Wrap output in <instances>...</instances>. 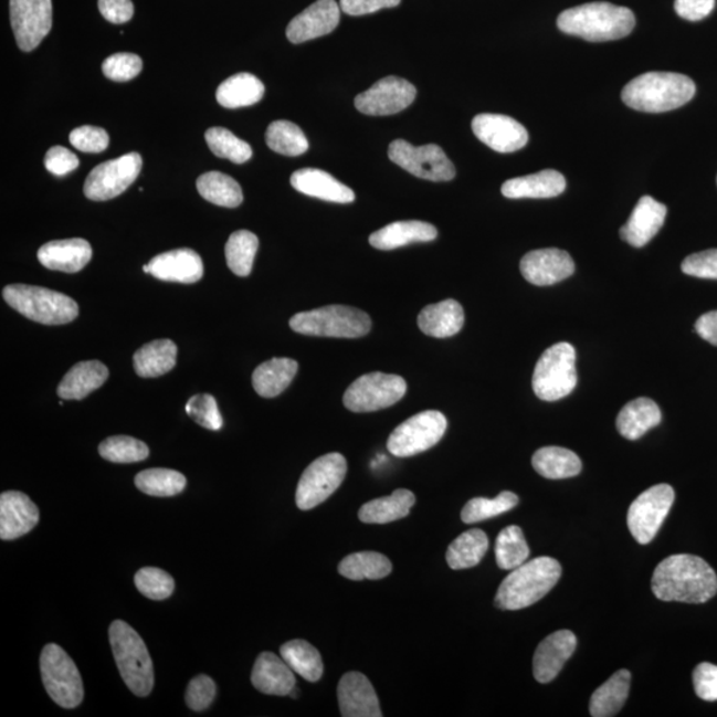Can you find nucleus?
Listing matches in <instances>:
<instances>
[{
	"mask_svg": "<svg viewBox=\"0 0 717 717\" xmlns=\"http://www.w3.org/2000/svg\"><path fill=\"white\" fill-rule=\"evenodd\" d=\"M42 679L57 706L72 709L81 706L84 687L74 661L57 644H48L41 655Z\"/></svg>",
	"mask_w": 717,
	"mask_h": 717,
	"instance_id": "1a4fd4ad",
	"label": "nucleus"
},
{
	"mask_svg": "<svg viewBox=\"0 0 717 717\" xmlns=\"http://www.w3.org/2000/svg\"><path fill=\"white\" fill-rule=\"evenodd\" d=\"M405 392V380L398 375L371 372L347 388L344 404L351 412H375L397 404Z\"/></svg>",
	"mask_w": 717,
	"mask_h": 717,
	"instance_id": "f8f14e48",
	"label": "nucleus"
},
{
	"mask_svg": "<svg viewBox=\"0 0 717 717\" xmlns=\"http://www.w3.org/2000/svg\"><path fill=\"white\" fill-rule=\"evenodd\" d=\"M12 31L19 49L34 51L52 28V0H10Z\"/></svg>",
	"mask_w": 717,
	"mask_h": 717,
	"instance_id": "dca6fc26",
	"label": "nucleus"
},
{
	"mask_svg": "<svg viewBox=\"0 0 717 717\" xmlns=\"http://www.w3.org/2000/svg\"><path fill=\"white\" fill-rule=\"evenodd\" d=\"M566 189L563 175L557 170L546 169L542 172L517 177L506 181L502 193L506 199H552L562 194Z\"/></svg>",
	"mask_w": 717,
	"mask_h": 717,
	"instance_id": "c85d7f7f",
	"label": "nucleus"
},
{
	"mask_svg": "<svg viewBox=\"0 0 717 717\" xmlns=\"http://www.w3.org/2000/svg\"><path fill=\"white\" fill-rule=\"evenodd\" d=\"M186 411L197 424L207 428V430L220 431L223 425L219 405L212 394L201 393L190 398Z\"/></svg>",
	"mask_w": 717,
	"mask_h": 717,
	"instance_id": "864d4df0",
	"label": "nucleus"
},
{
	"mask_svg": "<svg viewBox=\"0 0 717 717\" xmlns=\"http://www.w3.org/2000/svg\"><path fill=\"white\" fill-rule=\"evenodd\" d=\"M340 576L351 581L381 580L391 574L392 563L377 551H360L347 556L339 563Z\"/></svg>",
	"mask_w": 717,
	"mask_h": 717,
	"instance_id": "a19ab883",
	"label": "nucleus"
},
{
	"mask_svg": "<svg viewBox=\"0 0 717 717\" xmlns=\"http://www.w3.org/2000/svg\"><path fill=\"white\" fill-rule=\"evenodd\" d=\"M98 453L105 460L116 464H130L148 458L146 443L130 436H112L98 445Z\"/></svg>",
	"mask_w": 717,
	"mask_h": 717,
	"instance_id": "3c124183",
	"label": "nucleus"
},
{
	"mask_svg": "<svg viewBox=\"0 0 717 717\" xmlns=\"http://www.w3.org/2000/svg\"><path fill=\"white\" fill-rule=\"evenodd\" d=\"M558 29L588 42H611L626 38L635 28L634 12L621 6L594 2L577 6L558 17Z\"/></svg>",
	"mask_w": 717,
	"mask_h": 717,
	"instance_id": "f03ea898",
	"label": "nucleus"
},
{
	"mask_svg": "<svg viewBox=\"0 0 717 717\" xmlns=\"http://www.w3.org/2000/svg\"><path fill=\"white\" fill-rule=\"evenodd\" d=\"M630 684V671H618L607 683L594 690L590 700V715L593 717H611L618 715L628 700Z\"/></svg>",
	"mask_w": 717,
	"mask_h": 717,
	"instance_id": "58836bf2",
	"label": "nucleus"
},
{
	"mask_svg": "<svg viewBox=\"0 0 717 717\" xmlns=\"http://www.w3.org/2000/svg\"><path fill=\"white\" fill-rule=\"evenodd\" d=\"M143 270L157 280L190 285L202 278L203 263L194 250L177 249L155 256Z\"/></svg>",
	"mask_w": 717,
	"mask_h": 717,
	"instance_id": "4be33fe9",
	"label": "nucleus"
},
{
	"mask_svg": "<svg viewBox=\"0 0 717 717\" xmlns=\"http://www.w3.org/2000/svg\"><path fill=\"white\" fill-rule=\"evenodd\" d=\"M78 164L77 156L64 147H52L44 159L45 169L59 177L74 172Z\"/></svg>",
	"mask_w": 717,
	"mask_h": 717,
	"instance_id": "052dcab7",
	"label": "nucleus"
},
{
	"mask_svg": "<svg viewBox=\"0 0 717 717\" xmlns=\"http://www.w3.org/2000/svg\"><path fill=\"white\" fill-rule=\"evenodd\" d=\"M340 21V6L335 0H317L287 25L286 35L294 44L331 34Z\"/></svg>",
	"mask_w": 717,
	"mask_h": 717,
	"instance_id": "aec40b11",
	"label": "nucleus"
},
{
	"mask_svg": "<svg viewBox=\"0 0 717 717\" xmlns=\"http://www.w3.org/2000/svg\"><path fill=\"white\" fill-rule=\"evenodd\" d=\"M291 181L295 190L306 196L315 197V199L337 203H351L355 201L352 190L346 187L345 183L334 179L325 170L314 168L300 169L293 173Z\"/></svg>",
	"mask_w": 717,
	"mask_h": 717,
	"instance_id": "cd10ccee",
	"label": "nucleus"
},
{
	"mask_svg": "<svg viewBox=\"0 0 717 717\" xmlns=\"http://www.w3.org/2000/svg\"><path fill=\"white\" fill-rule=\"evenodd\" d=\"M518 503V496L512 492L499 493L496 498H472L471 502L464 506L462 519L465 524L482 523L485 521V519L497 517L503 515V513L516 508Z\"/></svg>",
	"mask_w": 717,
	"mask_h": 717,
	"instance_id": "8fccbe9b",
	"label": "nucleus"
},
{
	"mask_svg": "<svg viewBox=\"0 0 717 717\" xmlns=\"http://www.w3.org/2000/svg\"><path fill=\"white\" fill-rule=\"evenodd\" d=\"M531 464L538 475L550 479L576 477L582 471L581 458L561 446H545L538 450L531 458Z\"/></svg>",
	"mask_w": 717,
	"mask_h": 717,
	"instance_id": "4c0bfd02",
	"label": "nucleus"
},
{
	"mask_svg": "<svg viewBox=\"0 0 717 717\" xmlns=\"http://www.w3.org/2000/svg\"><path fill=\"white\" fill-rule=\"evenodd\" d=\"M695 330L708 344L717 346V310L702 315L696 320Z\"/></svg>",
	"mask_w": 717,
	"mask_h": 717,
	"instance_id": "69168bd1",
	"label": "nucleus"
},
{
	"mask_svg": "<svg viewBox=\"0 0 717 717\" xmlns=\"http://www.w3.org/2000/svg\"><path fill=\"white\" fill-rule=\"evenodd\" d=\"M141 156L131 152L101 164L92 170L84 183V194L92 201H108L127 190L140 175Z\"/></svg>",
	"mask_w": 717,
	"mask_h": 717,
	"instance_id": "2eb2a0df",
	"label": "nucleus"
},
{
	"mask_svg": "<svg viewBox=\"0 0 717 717\" xmlns=\"http://www.w3.org/2000/svg\"><path fill=\"white\" fill-rule=\"evenodd\" d=\"M694 687L704 702H717V666L700 663L694 671Z\"/></svg>",
	"mask_w": 717,
	"mask_h": 717,
	"instance_id": "bf43d9fd",
	"label": "nucleus"
},
{
	"mask_svg": "<svg viewBox=\"0 0 717 717\" xmlns=\"http://www.w3.org/2000/svg\"><path fill=\"white\" fill-rule=\"evenodd\" d=\"M259 246V236L249 230L234 232L230 235L225 247L229 268L239 276L250 275Z\"/></svg>",
	"mask_w": 717,
	"mask_h": 717,
	"instance_id": "a18cd8bd",
	"label": "nucleus"
},
{
	"mask_svg": "<svg viewBox=\"0 0 717 717\" xmlns=\"http://www.w3.org/2000/svg\"><path fill=\"white\" fill-rule=\"evenodd\" d=\"M98 10L108 22L114 24L127 23L135 14L131 0H98Z\"/></svg>",
	"mask_w": 717,
	"mask_h": 717,
	"instance_id": "e2e57ef3",
	"label": "nucleus"
},
{
	"mask_svg": "<svg viewBox=\"0 0 717 717\" xmlns=\"http://www.w3.org/2000/svg\"><path fill=\"white\" fill-rule=\"evenodd\" d=\"M253 686L262 694L287 696L295 688L294 671L273 653H262L252 674Z\"/></svg>",
	"mask_w": 717,
	"mask_h": 717,
	"instance_id": "bb28decb",
	"label": "nucleus"
},
{
	"mask_svg": "<svg viewBox=\"0 0 717 717\" xmlns=\"http://www.w3.org/2000/svg\"><path fill=\"white\" fill-rule=\"evenodd\" d=\"M401 0H340V10L347 15L361 17L373 14L379 10L392 9L399 6Z\"/></svg>",
	"mask_w": 717,
	"mask_h": 717,
	"instance_id": "680f3d73",
	"label": "nucleus"
},
{
	"mask_svg": "<svg viewBox=\"0 0 717 717\" xmlns=\"http://www.w3.org/2000/svg\"><path fill=\"white\" fill-rule=\"evenodd\" d=\"M388 157L419 179L443 182L451 181L456 176L455 166L436 144L413 147L405 140H394L388 148Z\"/></svg>",
	"mask_w": 717,
	"mask_h": 717,
	"instance_id": "ddd939ff",
	"label": "nucleus"
},
{
	"mask_svg": "<svg viewBox=\"0 0 717 717\" xmlns=\"http://www.w3.org/2000/svg\"><path fill=\"white\" fill-rule=\"evenodd\" d=\"M662 421L661 408L654 400L640 398L622 408L616 419V428L628 440H637Z\"/></svg>",
	"mask_w": 717,
	"mask_h": 717,
	"instance_id": "473e14b6",
	"label": "nucleus"
},
{
	"mask_svg": "<svg viewBox=\"0 0 717 717\" xmlns=\"http://www.w3.org/2000/svg\"><path fill=\"white\" fill-rule=\"evenodd\" d=\"M417 95V88L405 78L388 76L355 97V107L368 116L397 115L410 107Z\"/></svg>",
	"mask_w": 717,
	"mask_h": 717,
	"instance_id": "f3484780",
	"label": "nucleus"
},
{
	"mask_svg": "<svg viewBox=\"0 0 717 717\" xmlns=\"http://www.w3.org/2000/svg\"><path fill=\"white\" fill-rule=\"evenodd\" d=\"M205 138L210 150L220 159H228L239 166L252 159V147L225 128H210Z\"/></svg>",
	"mask_w": 717,
	"mask_h": 717,
	"instance_id": "09e8293b",
	"label": "nucleus"
},
{
	"mask_svg": "<svg viewBox=\"0 0 717 717\" xmlns=\"http://www.w3.org/2000/svg\"><path fill=\"white\" fill-rule=\"evenodd\" d=\"M109 643L118 673L137 696H148L155 686V669L143 637L127 622L115 621L109 628Z\"/></svg>",
	"mask_w": 717,
	"mask_h": 717,
	"instance_id": "39448f33",
	"label": "nucleus"
},
{
	"mask_svg": "<svg viewBox=\"0 0 717 717\" xmlns=\"http://www.w3.org/2000/svg\"><path fill=\"white\" fill-rule=\"evenodd\" d=\"M136 588L149 600H167L175 591V580L167 571L157 568H144L136 572Z\"/></svg>",
	"mask_w": 717,
	"mask_h": 717,
	"instance_id": "603ef678",
	"label": "nucleus"
},
{
	"mask_svg": "<svg viewBox=\"0 0 717 717\" xmlns=\"http://www.w3.org/2000/svg\"><path fill=\"white\" fill-rule=\"evenodd\" d=\"M577 649V637L569 630H559L539 643L533 660V674L539 683H550L561 673Z\"/></svg>",
	"mask_w": 717,
	"mask_h": 717,
	"instance_id": "412c9836",
	"label": "nucleus"
},
{
	"mask_svg": "<svg viewBox=\"0 0 717 717\" xmlns=\"http://www.w3.org/2000/svg\"><path fill=\"white\" fill-rule=\"evenodd\" d=\"M674 499V489L667 484H660L643 492L631 504L628 525L636 542L647 545L653 541L664 519L668 516Z\"/></svg>",
	"mask_w": 717,
	"mask_h": 717,
	"instance_id": "4468645a",
	"label": "nucleus"
},
{
	"mask_svg": "<svg viewBox=\"0 0 717 717\" xmlns=\"http://www.w3.org/2000/svg\"><path fill=\"white\" fill-rule=\"evenodd\" d=\"M716 0H675L676 14L686 21L697 22L715 9Z\"/></svg>",
	"mask_w": 717,
	"mask_h": 717,
	"instance_id": "0e129e2a",
	"label": "nucleus"
},
{
	"mask_svg": "<svg viewBox=\"0 0 717 717\" xmlns=\"http://www.w3.org/2000/svg\"><path fill=\"white\" fill-rule=\"evenodd\" d=\"M270 149L283 156H300L307 152L308 141L297 124L286 120L274 122L266 130Z\"/></svg>",
	"mask_w": 717,
	"mask_h": 717,
	"instance_id": "49530a36",
	"label": "nucleus"
},
{
	"mask_svg": "<svg viewBox=\"0 0 717 717\" xmlns=\"http://www.w3.org/2000/svg\"><path fill=\"white\" fill-rule=\"evenodd\" d=\"M370 315L350 306L331 305L295 314L292 330L307 337L357 339L371 331Z\"/></svg>",
	"mask_w": 717,
	"mask_h": 717,
	"instance_id": "0eeeda50",
	"label": "nucleus"
},
{
	"mask_svg": "<svg viewBox=\"0 0 717 717\" xmlns=\"http://www.w3.org/2000/svg\"><path fill=\"white\" fill-rule=\"evenodd\" d=\"M265 85L259 77L242 72L226 78L217 89V102L229 109L249 107L262 101Z\"/></svg>",
	"mask_w": 717,
	"mask_h": 717,
	"instance_id": "e433bc0d",
	"label": "nucleus"
},
{
	"mask_svg": "<svg viewBox=\"0 0 717 717\" xmlns=\"http://www.w3.org/2000/svg\"><path fill=\"white\" fill-rule=\"evenodd\" d=\"M108 377V368L102 361H81L65 375L57 387V394L63 400H82L101 388Z\"/></svg>",
	"mask_w": 717,
	"mask_h": 717,
	"instance_id": "7c9ffc66",
	"label": "nucleus"
},
{
	"mask_svg": "<svg viewBox=\"0 0 717 717\" xmlns=\"http://www.w3.org/2000/svg\"><path fill=\"white\" fill-rule=\"evenodd\" d=\"M298 690H299L298 688H294V689L292 690V693H291V696H292V697H298V694H299Z\"/></svg>",
	"mask_w": 717,
	"mask_h": 717,
	"instance_id": "338daca9",
	"label": "nucleus"
},
{
	"mask_svg": "<svg viewBox=\"0 0 717 717\" xmlns=\"http://www.w3.org/2000/svg\"><path fill=\"white\" fill-rule=\"evenodd\" d=\"M489 548V538L483 530L472 529L463 533L450 545L446 562L453 570L473 568L482 562Z\"/></svg>",
	"mask_w": 717,
	"mask_h": 717,
	"instance_id": "ea45409f",
	"label": "nucleus"
},
{
	"mask_svg": "<svg viewBox=\"0 0 717 717\" xmlns=\"http://www.w3.org/2000/svg\"><path fill=\"white\" fill-rule=\"evenodd\" d=\"M417 503L411 491L398 489L391 496L375 498L361 506L359 518L365 524H388L398 521L410 515L412 506Z\"/></svg>",
	"mask_w": 717,
	"mask_h": 717,
	"instance_id": "c9c22d12",
	"label": "nucleus"
},
{
	"mask_svg": "<svg viewBox=\"0 0 717 717\" xmlns=\"http://www.w3.org/2000/svg\"><path fill=\"white\" fill-rule=\"evenodd\" d=\"M347 475V462L340 453H328L307 466L295 495L300 510H312L334 495Z\"/></svg>",
	"mask_w": 717,
	"mask_h": 717,
	"instance_id": "9b49d317",
	"label": "nucleus"
},
{
	"mask_svg": "<svg viewBox=\"0 0 717 717\" xmlns=\"http://www.w3.org/2000/svg\"><path fill=\"white\" fill-rule=\"evenodd\" d=\"M529 556V545L521 528L512 525L499 533L496 541V561L499 569H516L528 561Z\"/></svg>",
	"mask_w": 717,
	"mask_h": 717,
	"instance_id": "de8ad7c7",
	"label": "nucleus"
},
{
	"mask_svg": "<svg viewBox=\"0 0 717 717\" xmlns=\"http://www.w3.org/2000/svg\"><path fill=\"white\" fill-rule=\"evenodd\" d=\"M696 85L693 78L675 72H647L631 81L622 91L628 107L662 114L683 107L693 101Z\"/></svg>",
	"mask_w": 717,
	"mask_h": 717,
	"instance_id": "7ed1b4c3",
	"label": "nucleus"
},
{
	"mask_svg": "<svg viewBox=\"0 0 717 717\" xmlns=\"http://www.w3.org/2000/svg\"><path fill=\"white\" fill-rule=\"evenodd\" d=\"M70 143L81 152L102 154L109 146V136L103 128L84 125L71 131Z\"/></svg>",
	"mask_w": 717,
	"mask_h": 717,
	"instance_id": "6e6d98bb",
	"label": "nucleus"
},
{
	"mask_svg": "<svg viewBox=\"0 0 717 717\" xmlns=\"http://www.w3.org/2000/svg\"><path fill=\"white\" fill-rule=\"evenodd\" d=\"M446 426L449 421L442 412H420L391 433L387 449L397 457L417 456L435 446L445 435Z\"/></svg>",
	"mask_w": 717,
	"mask_h": 717,
	"instance_id": "9d476101",
	"label": "nucleus"
},
{
	"mask_svg": "<svg viewBox=\"0 0 717 717\" xmlns=\"http://www.w3.org/2000/svg\"><path fill=\"white\" fill-rule=\"evenodd\" d=\"M519 268L531 285L551 286L574 274L576 265L568 252L551 247L526 254Z\"/></svg>",
	"mask_w": 717,
	"mask_h": 717,
	"instance_id": "6ab92c4d",
	"label": "nucleus"
},
{
	"mask_svg": "<svg viewBox=\"0 0 717 717\" xmlns=\"http://www.w3.org/2000/svg\"><path fill=\"white\" fill-rule=\"evenodd\" d=\"M39 523L38 506L22 492L10 491L0 496V538L12 541L28 535Z\"/></svg>",
	"mask_w": 717,
	"mask_h": 717,
	"instance_id": "5701e85b",
	"label": "nucleus"
},
{
	"mask_svg": "<svg viewBox=\"0 0 717 717\" xmlns=\"http://www.w3.org/2000/svg\"><path fill=\"white\" fill-rule=\"evenodd\" d=\"M92 259V247L83 239L51 241L38 252V260L44 267L75 274L88 265Z\"/></svg>",
	"mask_w": 717,
	"mask_h": 717,
	"instance_id": "a878e982",
	"label": "nucleus"
},
{
	"mask_svg": "<svg viewBox=\"0 0 717 717\" xmlns=\"http://www.w3.org/2000/svg\"><path fill=\"white\" fill-rule=\"evenodd\" d=\"M472 129L479 141L498 154L517 152L529 141L524 125L505 115H478L473 118Z\"/></svg>",
	"mask_w": 717,
	"mask_h": 717,
	"instance_id": "a211bd4d",
	"label": "nucleus"
},
{
	"mask_svg": "<svg viewBox=\"0 0 717 717\" xmlns=\"http://www.w3.org/2000/svg\"><path fill=\"white\" fill-rule=\"evenodd\" d=\"M666 205L657 202L653 197H642L626 225L621 229L622 240L634 247L646 246L660 233L664 221H666Z\"/></svg>",
	"mask_w": 717,
	"mask_h": 717,
	"instance_id": "393cba45",
	"label": "nucleus"
},
{
	"mask_svg": "<svg viewBox=\"0 0 717 717\" xmlns=\"http://www.w3.org/2000/svg\"><path fill=\"white\" fill-rule=\"evenodd\" d=\"M177 346L169 339H159L138 348L134 357L135 371L141 378H159L173 370Z\"/></svg>",
	"mask_w": 717,
	"mask_h": 717,
	"instance_id": "f704fd0d",
	"label": "nucleus"
},
{
	"mask_svg": "<svg viewBox=\"0 0 717 717\" xmlns=\"http://www.w3.org/2000/svg\"><path fill=\"white\" fill-rule=\"evenodd\" d=\"M576 350L561 341L546 350L533 373V391L544 401L561 400L577 386Z\"/></svg>",
	"mask_w": 717,
	"mask_h": 717,
	"instance_id": "6e6552de",
	"label": "nucleus"
},
{
	"mask_svg": "<svg viewBox=\"0 0 717 717\" xmlns=\"http://www.w3.org/2000/svg\"><path fill=\"white\" fill-rule=\"evenodd\" d=\"M465 314L462 305L455 299H446L423 308L419 314L418 325L421 331L432 338H451L462 331Z\"/></svg>",
	"mask_w": 717,
	"mask_h": 717,
	"instance_id": "c756f323",
	"label": "nucleus"
},
{
	"mask_svg": "<svg viewBox=\"0 0 717 717\" xmlns=\"http://www.w3.org/2000/svg\"><path fill=\"white\" fill-rule=\"evenodd\" d=\"M437 229L423 221H399L379 229L370 236L371 246L379 250H393L417 242L436 240Z\"/></svg>",
	"mask_w": 717,
	"mask_h": 717,
	"instance_id": "2f4dec72",
	"label": "nucleus"
},
{
	"mask_svg": "<svg viewBox=\"0 0 717 717\" xmlns=\"http://www.w3.org/2000/svg\"><path fill=\"white\" fill-rule=\"evenodd\" d=\"M651 588L664 602L706 603L717 593V576L703 558L676 555L657 565Z\"/></svg>",
	"mask_w": 717,
	"mask_h": 717,
	"instance_id": "f257e3e1",
	"label": "nucleus"
},
{
	"mask_svg": "<svg viewBox=\"0 0 717 717\" xmlns=\"http://www.w3.org/2000/svg\"><path fill=\"white\" fill-rule=\"evenodd\" d=\"M135 484L137 489L146 493V495L173 497L186 489L187 477L177 471L154 468L138 473Z\"/></svg>",
	"mask_w": 717,
	"mask_h": 717,
	"instance_id": "c03bdc74",
	"label": "nucleus"
},
{
	"mask_svg": "<svg viewBox=\"0 0 717 717\" xmlns=\"http://www.w3.org/2000/svg\"><path fill=\"white\" fill-rule=\"evenodd\" d=\"M298 372L297 361L288 358H274L255 368L253 387L262 398L278 397Z\"/></svg>",
	"mask_w": 717,
	"mask_h": 717,
	"instance_id": "72a5a7b5",
	"label": "nucleus"
},
{
	"mask_svg": "<svg viewBox=\"0 0 717 717\" xmlns=\"http://www.w3.org/2000/svg\"><path fill=\"white\" fill-rule=\"evenodd\" d=\"M281 656L294 673L307 682H318L324 675V661H321L319 651L306 641L295 640L283 644Z\"/></svg>",
	"mask_w": 717,
	"mask_h": 717,
	"instance_id": "79ce46f5",
	"label": "nucleus"
},
{
	"mask_svg": "<svg viewBox=\"0 0 717 717\" xmlns=\"http://www.w3.org/2000/svg\"><path fill=\"white\" fill-rule=\"evenodd\" d=\"M3 298L23 317L42 325H67L78 315L74 299L50 288L18 283L3 288Z\"/></svg>",
	"mask_w": 717,
	"mask_h": 717,
	"instance_id": "423d86ee",
	"label": "nucleus"
},
{
	"mask_svg": "<svg viewBox=\"0 0 717 717\" xmlns=\"http://www.w3.org/2000/svg\"><path fill=\"white\" fill-rule=\"evenodd\" d=\"M215 694L217 687L212 677L199 675L189 683L186 694L188 707L196 710V713H201V710L210 707V704L214 700Z\"/></svg>",
	"mask_w": 717,
	"mask_h": 717,
	"instance_id": "4d7b16f0",
	"label": "nucleus"
},
{
	"mask_svg": "<svg viewBox=\"0 0 717 717\" xmlns=\"http://www.w3.org/2000/svg\"><path fill=\"white\" fill-rule=\"evenodd\" d=\"M684 274L703 280H717V249L687 256L682 263Z\"/></svg>",
	"mask_w": 717,
	"mask_h": 717,
	"instance_id": "13d9d810",
	"label": "nucleus"
},
{
	"mask_svg": "<svg viewBox=\"0 0 717 717\" xmlns=\"http://www.w3.org/2000/svg\"><path fill=\"white\" fill-rule=\"evenodd\" d=\"M143 61L135 54H115L105 59L103 74L114 82H128L140 75Z\"/></svg>",
	"mask_w": 717,
	"mask_h": 717,
	"instance_id": "5fc2aeb1",
	"label": "nucleus"
},
{
	"mask_svg": "<svg viewBox=\"0 0 717 717\" xmlns=\"http://www.w3.org/2000/svg\"><path fill=\"white\" fill-rule=\"evenodd\" d=\"M197 190L203 199L223 208H236L243 201L240 183L232 177L220 172L202 175L197 180Z\"/></svg>",
	"mask_w": 717,
	"mask_h": 717,
	"instance_id": "37998d69",
	"label": "nucleus"
},
{
	"mask_svg": "<svg viewBox=\"0 0 717 717\" xmlns=\"http://www.w3.org/2000/svg\"><path fill=\"white\" fill-rule=\"evenodd\" d=\"M562 576L561 565L551 557H538L513 569L496 595L502 610H521L541 601Z\"/></svg>",
	"mask_w": 717,
	"mask_h": 717,
	"instance_id": "20e7f679",
	"label": "nucleus"
},
{
	"mask_svg": "<svg viewBox=\"0 0 717 717\" xmlns=\"http://www.w3.org/2000/svg\"><path fill=\"white\" fill-rule=\"evenodd\" d=\"M340 714L345 717H381L377 693L363 674L348 673L338 686Z\"/></svg>",
	"mask_w": 717,
	"mask_h": 717,
	"instance_id": "b1692460",
	"label": "nucleus"
}]
</instances>
